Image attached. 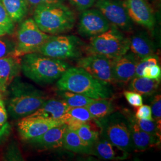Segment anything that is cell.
<instances>
[{"instance_id":"obj_1","label":"cell","mask_w":161,"mask_h":161,"mask_svg":"<svg viewBox=\"0 0 161 161\" xmlns=\"http://www.w3.org/2000/svg\"><path fill=\"white\" fill-rule=\"evenodd\" d=\"M70 67L64 60L49 58L38 52L21 57L23 74L39 84H48L58 80Z\"/></svg>"},{"instance_id":"obj_2","label":"cell","mask_w":161,"mask_h":161,"mask_svg":"<svg viewBox=\"0 0 161 161\" xmlns=\"http://www.w3.org/2000/svg\"><path fill=\"white\" fill-rule=\"evenodd\" d=\"M58 89L84 95L93 99L110 98L112 92L109 85L95 79L79 67L67 69L57 82Z\"/></svg>"},{"instance_id":"obj_3","label":"cell","mask_w":161,"mask_h":161,"mask_svg":"<svg viewBox=\"0 0 161 161\" xmlns=\"http://www.w3.org/2000/svg\"><path fill=\"white\" fill-rule=\"evenodd\" d=\"M33 19L42 32L50 35L68 32L76 22L74 12L64 3L41 4L35 8Z\"/></svg>"},{"instance_id":"obj_4","label":"cell","mask_w":161,"mask_h":161,"mask_svg":"<svg viewBox=\"0 0 161 161\" xmlns=\"http://www.w3.org/2000/svg\"><path fill=\"white\" fill-rule=\"evenodd\" d=\"M129 50L130 39L112 25L106 32L90 38L84 48L87 55L97 54L110 59L120 58Z\"/></svg>"},{"instance_id":"obj_5","label":"cell","mask_w":161,"mask_h":161,"mask_svg":"<svg viewBox=\"0 0 161 161\" xmlns=\"http://www.w3.org/2000/svg\"><path fill=\"white\" fill-rule=\"evenodd\" d=\"M94 120L100 128V136L128 153L134 150L130 124L125 115L116 112Z\"/></svg>"},{"instance_id":"obj_6","label":"cell","mask_w":161,"mask_h":161,"mask_svg":"<svg viewBox=\"0 0 161 161\" xmlns=\"http://www.w3.org/2000/svg\"><path fill=\"white\" fill-rule=\"evenodd\" d=\"M12 92L8 111L14 119H22L32 114L47 100L41 92L23 83L13 86Z\"/></svg>"},{"instance_id":"obj_7","label":"cell","mask_w":161,"mask_h":161,"mask_svg":"<svg viewBox=\"0 0 161 161\" xmlns=\"http://www.w3.org/2000/svg\"><path fill=\"white\" fill-rule=\"evenodd\" d=\"M84 48V42L75 35H51L38 53L49 58L64 60L80 58Z\"/></svg>"},{"instance_id":"obj_8","label":"cell","mask_w":161,"mask_h":161,"mask_svg":"<svg viewBox=\"0 0 161 161\" xmlns=\"http://www.w3.org/2000/svg\"><path fill=\"white\" fill-rule=\"evenodd\" d=\"M50 36L38 28L33 19L25 20L17 31L16 46L12 56L21 58L25 54L38 52Z\"/></svg>"},{"instance_id":"obj_9","label":"cell","mask_w":161,"mask_h":161,"mask_svg":"<svg viewBox=\"0 0 161 161\" xmlns=\"http://www.w3.org/2000/svg\"><path fill=\"white\" fill-rule=\"evenodd\" d=\"M114 59L97 54L87 55L78 58L77 66L103 84L109 85L115 81L113 76Z\"/></svg>"},{"instance_id":"obj_10","label":"cell","mask_w":161,"mask_h":161,"mask_svg":"<svg viewBox=\"0 0 161 161\" xmlns=\"http://www.w3.org/2000/svg\"><path fill=\"white\" fill-rule=\"evenodd\" d=\"M94 6L112 25L124 32H131L133 22L121 0H97Z\"/></svg>"},{"instance_id":"obj_11","label":"cell","mask_w":161,"mask_h":161,"mask_svg":"<svg viewBox=\"0 0 161 161\" xmlns=\"http://www.w3.org/2000/svg\"><path fill=\"white\" fill-rule=\"evenodd\" d=\"M111 24L97 8H89L81 12L78 24L79 34L92 38L106 32Z\"/></svg>"},{"instance_id":"obj_12","label":"cell","mask_w":161,"mask_h":161,"mask_svg":"<svg viewBox=\"0 0 161 161\" xmlns=\"http://www.w3.org/2000/svg\"><path fill=\"white\" fill-rule=\"evenodd\" d=\"M62 121L38 116H26L17 124V130L21 138L29 142L38 137L53 127L63 124Z\"/></svg>"},{"instance_id":"obj_13","label":"cell","mask_w":161,"mask_h":161,"mask_svg":"<svg viewBox=\"0 0 161 161\" xmlns=\"http://www.w3.org/2000/svg\"><path fill=\"white\" fill-rule=\"evenodd\" d=\"M124 4L133 22L149 30L155 28V13L148 0H124Z\"/></svg>"},{"instance_id":"obj_14","label":"cell","mask_w":161,"mask_h":161,"mask_svg":"<svg viewBox=\"0 0 161 161\" xmlns=\"http://www.w3.org/2000/svg\"><path fill=\"white\" fill-rule=\"evenodd\" d=\"M138 58L132 53L127 52L121 57L114 59L113 76L115 82L127 83L135 76Z\"/></svg>"},{"instance_id":"obj_15","label":"cell","mask_w":161,"mask_h":161,"mask_svg":"<svg viewBox=\"0 0 161 161\" xmlns=\"http://www.w3.org/2000/svg\"><path fill=\"white\" fill-rule=\"evenodd\" d=\"M90 154L104 160L115 161L125 159L129 155V153L111 143L100 134L92 145Z\"/></svg>"},{"instance_id":"obj_16","label":"cell","mask_w":161,"mask_h":161,"mask_svg":"<svg viewBox=\"0 0 161 161\" xmlns=\"http://www.w3.org/2000/svg\"><path fill=\"white\" fill-rule=\"evenodd\" d=\"M128 119L130 124L132 144L135 151L144 152L160 144L161 138L152 136L141 130L138 127L134 117L129 116Z\"/></svg>"},{"instance_id":"obj_17","label":"cell","mask_w":161,"mask_h":161,"mask_svg":"<svg viewBox=\"0 0 161 161\" xmlns=\"http://www.w3.org/2000/svg\"><path fill=\"white\" fill-rule=\"evenodd\" d=\"M68 128L65 124L53 127L40 137L29 142L43 149H54L63 147L64 134Z\"/></svg>"},{"instance_id":"obj_18","label":"cell","mask_w":161,"mask_h":161,"mask_svg":"<svg viewBox=\"0 0 161 161\" xmlns=\"http://www.w3.org/2000/svg\"><path fill=\"white\" fill-rule=\"evenodd\" d=\"M21 70V58L13 56L0 58V91L5 92Z\"/></svg>"},{"instance_id":"obj_19","label":"cell","mask_w":161,"mask_h":161,"mask_svg":"<svg viewBox=\"0 0 161 161\" xmlns=\"http://www.w3.org/2000/svg\"><path fill=\"white\" fill-rule=\"evenodd\" d=\"M69 108V106L64 100L56 99L46 100L38 109L29 115V116H38L62 121V118L66 114Z\"/></svg>"},{"instance_id":"obj_20","label":"cell","mask_w":161,"mask_h":161,"mask_svg":"<svg viewBox=\"0 0 161 161\" xmlns=\"http://www.w3.org/2000/svg\"><path fill=\"white\" fill-rule=\"evenodd\" d=\"M130 50L139 59L153 55L155 47L149 35L144 32H138L130 39Z\"/></svg>"},{"instance_id":"obj_21","label":"cell","mask_w":161,"mask_h":161,"mask_svg":"<svg viewBox=\"0 0 161 161\" xmlns=\"http://www.w3.org/2000/svg\"><path fill=\"white\" fill-rule=\"evenodd\" d=\"M63 147L68 150L76 153H91L92 147L86 144L75 131L68 127L64 134Z\"/></svg>"},{"instance_id":"obj_22","label":"cell","mask_w":161,"mask_h":161,"mask_svg":"<svg viewBox=\"0 0 161 161\" xmlns=\"http://www.w3.org/2000/svg\"><path fill=\"white\" fill-rule=\"evenodd\" d=\"M160 81L146 78L144 76H135L130 80L128 89L138 92L142 96H149L155 93L158 89Z\"/></svg>"},{"instance_id":"obj_23","label":"cell","mask_w":161,"mask_h":161,"mask_svg":"<svg viewBox=\"0 0 161 161\" xmlns=\"http://www.w3.org/2000/svg\"><path fill=\"white\" fill-rule=\"evenodd\" d=\"M3 5L14 23H19L26 16L29 5L27 0H2Z\"/></svg>"},{"instance_id":"obj_24","label":"cell","mask_w":161,"mask_h":161,"mask_svg":"<svg viewBox=\"0 0 161 161\" xmlns=\"http://www.w3.org/2000/svg\"><path fill=\"white\" fill-rule=\"evenodd\" d=\"M88 122L75 124L68 127L75 131L77 134L86 144L91 147L100 136V131L92 124Z\"/></svg>"},{"instance_id":"obj_25","label":"cell","mask_w":161,"mask_h":161,"mask_svg":"<svg viewBox=\"0 0 161 161\" xmlns=\"http://www.w3.org/2000/svg\"><path fill=\"white\" fill-rule=\"evenodd\" d=\"M86 107H69L61 120L68 126L94 120Z\"/></svg>"},{"instance_id":"obj_26","label":"cell","mask_w":161,"mask_h":161,"mask_svg":"<svg viewBox=\"0 0 161 161\" xmlns=\"http://www.w3.org/2000/svg\"><path fill=\"white\" fill-rule=\"evenodd\" d=\"M109 99H96L86 106L94 119L103 118L114 112V106Z\"/></svg>"},{"instance_id":"obj_27","label":"cell","mask_w":161,"mask_h":161,"mask_svg":"<svg viewBox=\"0 0 161 161\" xmlns=\"http://www.w3.org/2000/svg\"><path fill=\"white\" fill-rule=\"evenodd\" d=\"M61 95L69 107H86L96 99L68 91H61Z\"/></svg>"},{"instance_id":"obj_28","label":"cell","mask_w":161,"mask_h":161,"mask_svg":"<svg viewBox=\"0 0 161 161\" xmlns=\"http://www.w3.org/2000/svg\"><path fill=\"white\" fill-rule=\"evenodd\" d=\"M136 121L138 127L143 131L161 138V127L158 126L155 120L138 119L136 118Z\"/></svg>"},{"instance_id":"obj_29","label":"cell","mask_w":161,"mask_h":161,"mask_svg":"<svg viewBox=\"0 0 161 161\" xmlns=\"http://www.w3.org/2000/svg\"><path fill=\"white\" fill-rule=\"evenodd\" d=\"M0 25L4 29L7 34H13L15 28L14 23L6 11L2 0H0Z\"/></svg>"},{"instance_id":"obj_30","label":"cell","mask_w":161,"mask_h":161,"mask_svg":"<svg viewBox=\"0 0 161 161\" xmlns=\"http://www.w3.org/2000/svg\"><path fill=\"white\" fill-rule=\"evenodd\" d=\"M16 42L0 36V58L12 56L15 48Z\"/></svg>"},{"instance_id":"obj_31","label":"cell","mask_w":161,"mask_h":161,"mask_svg":"<svg viewBox=\"0 0 161 161\" xmlns=\"http://www.w3.org/2000/svg\"><path fill=\"white\" fill-rule=\"evenodd\" d=\"M157 64H158V58L155 54L140 59L136 66L135 76H143V70L146 67Z\"/></svg>"},{"instance_id":"obj_32","label":"cell","mask_w":161,"mask_h":161,"mask_svg":"<svg viewBox=\"0 0 161 161\" xmlns=\"http://www.w3.org/2000/svg\"><path fill=\"white\" fill-rule=\"evenodd\" d=\"M152 118L158 126L161 127V97L160 94L155 96L151 102Z\"/></svg>"},{"instance_id":"obj_33","label":"cell","mask_w":161,"mask_h":161,"mask_svg":"<svg viewBox=\"0 0 161 161\" xmlns=\"http://www.w3.org/2000/svg\"><path fill=\"white\" fill-rule=\"evenodd\" d=\"M124 97L126 98L128 103L132 107L138 108L143 104V97L138 92H134L131 90L124 92Z\"/></svg>"},{"instance_id":"obj_34","label":"cell","mask_w":161,"mask_h":161,"mask_svg":"<svg viewBox=\"0 0 161 161\" xmlns=\"http://www.w3.org/2000/svg\"><path fill=\"white\" fill-rule=\"evenodd\" d=\"M161 69L159 64L146 67L143 70V76L155 80H161Z\"/></svg>"},{"instance_id":"obj_35","label":"cell","mask_w":161,"mask_h":161,"mask_svg":"<svg viewBox=\"0 0 161 161\" xmlns=\"http://www.w3.org/2000/svg\"><path fill=\"white\" fill-rule=\"evenodd\" d=\"M69 3L77 10L84 11L94 6L97 0H68Z\"/></svg>"},{"instance_id":"obj_36","label":"cell","mask_w":161,"mask_h":161,"mask_svg":"<svg viewBox=\"0 0 161 161\" xmlns=\"http://www.w3.org/2000/svg\"><path fill=\"white\" fill-rule=\"evenodd\" d=\"M135 117L136 119H138L154 120L152 118L151 108L147 104H142L137 108Z\"/></svg>"},{"instance_id":"obj_37","label":"cell","mask_w":161,"mask_h":161,"mask_svg":"<svg viewBox=\"0 0 161 161\" xmlns=\"http://www.w3.org/2000/svg\"><path fill=\"white\" fill-rule=\"evenodd\" d=\"M7 119V113L5 109L3 100L0 98V127L3 126Z\"/></svg>"},{"instance_id":"obj_38","label":"cell","mask_w":161,"mask_h":161,"mask_svg":"<svg viewBox=\"0 0 161 161\" xmlns=\"http://www.w3.org/2000/svg\"><path fill=\"white\" fill-rule=\"evenodd\" d=\"M42 4L52 5V4H63L64 0H41Z\"/></svg>"},{"instance_id":"obj_39","label":"cell","mask_w":161,"mask_h":161,"mask_svg":"<svg viewBox=\"0 0 161 161\" xmlns=\"http://www.w3.org/2000/svg\"><path fill=\"white\" fill-rule=\"evenodd\" d=\"M29 7L35 8L36 7L42 4L41 0H27Z\"/></svg>"},{"instance_id":"obj_40","label":"cell","mask_w":161,"mask_h":161,"mask_svg":"<svg viewBox=\"0 0 161 161\" xmlns=\"http://www.w3.org/2000/svg\"><path fill=\"white\" fill-rule=\"evenodd\" d=\"M6 34H6V31L0 25V36H3L6 35Z\"/></svg>"},{"instance_id":"obj_41","label":"cell","mask_w":161,"mask_h":161,"mask_svg":"<svg viewBox=\"0 0 161 161\" xmlns=\"http://www.w3.org/2000/svg\"><path fill=\"white\" fill-rule=\"evenodd\" d=\"M2 98V96H1V95L0 94V98Z\"/></svg>"},{"instance_id":"obj_42","label":"cell","mask_w":161,"mask_h":161,"mask_svg":"<svg viewBox=\"0 0 161 161\" xmlns=\"http://www.w3.org/2000/svg\"><path fill=\"white\" fill-rule=\"evenodd\" d=\"M0 92H1V91H0Z\"/></svg>"}]
</instances>
